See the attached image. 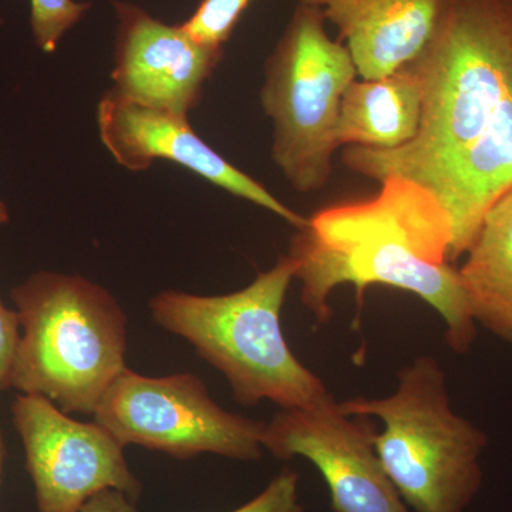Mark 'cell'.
I'll return each mask as SVG.
<instances>
[{
  "mask_svg": "<svg viewBox=\"0 0 512 512\" xmlns=\"http://www.w3.org/2000/svg\"><path fill=\"white\" fill-rule=\"evenodd\" d=\"M423 87L419 133L396 150L345 147L353 173L404 178L430 192L451 224L450 262L512 188V0H447L410 63Z\"/></svg>",
  "mask_w": 512,
  "mask_h": 512,
  "instance_id": "6da1fadb",
  "label": "cell"
},
{
  "mask_svg": "<svg viewBox=\"0 0 512 512\" xmlns=\"http://www.w3.org/2000/svg\"><path fill=\"white\" fill-rule=\"evenodd\" d=\"M380 184L372 200L325 208L296 229L288 255L303 305L326 323L330 295L339 286H355L359 298L373 285L402 289L439 312L448 346L466 355L476 340V319L450 262L447 212L413 181L392 177Z\"/></svg>",
  "mask_w": 512,
  "mask_h": 512,
  "instance_id": "7a4b0ae2",
  "label": "cell"
},
{
  "mask_svg": "<svg viewBox=\"0 0 512 512\" xmlns=\"http://www.w3.org/2000/svg\"><path fill=\"white\" fill-rule=\"evenodd\" d=\"M295 272V261L286 254L241 291L160 292L150 301L151 316L220 370L238 403L269 400L282 410L305 409L332 394L293 355L282 330V306Z\"/></svg>",
  "mask_w": 512,
  "mask_h": 512,
  "instance_id": "3957f363",
  "label": "cell"
},
{
  "mask_svg": "<svg viewBox=\"0 0 512 512\" xmlns=\"http://www.w3.org/2000/svg\"><path fill=\"white\" fill-rule=\"evenodd\" d=\"M22 329L10 389L46 397L67 414H94L126 369L127 319L103 286L39 271L12 289Z\"/></svg>",
  "mask_w": 512,
  "mask_h": 512,
  "instance_id": "277c9868",
  "label": "cell"
},
{
  "mask_svg": "<svg viewBox=\"0 0 512 512\" xmlns=\"http://www.w3.org/2000/svg\"><path fill=\"white\" fill-rule=\"evenodd\" d=\"M339 406L349 416L382 420L377 456L414 512H466L480 493L488 437L451 409L436 357L419 356L404 367L389 396L355 397Z\"/></svg>",
  "mask_w": 512,
  "mask_h": 512,
  "instance_id": "5b68a950",
  "label": "cell"
},
{
  "mask_svg": "<svg viewBox=\"0 0 512 512\" xmlns=\"http://www.w3.org/2000/svg\"><path fill=\"white\" fill-rule=\"evenodd\" d=\"M261 106L272 123L271 156L299 194L328 185L340 104L357 70L348 47L332 39L322 12L296 2L265 63Z\"/></svg>",
  "mask_w": 512,
  "mask_h": 512,
  "instance_id": "8992f818",
  "label": "cell"
},
{
  "mask_svg": "<svg viewBox=\"0 0 512 512\" xmlns=\"http://www.w3.org/2000/svg\"><path fill=\"white\" fill-rule=\"evenodd\" d=\"M93 416L124 447L140 446L180 460L208 453L252 461L264 450L266 424L222 409L191 373L148 377L126 367Z\"/></svg>",
  "mask_w": 512,
  "mask_h": 512,
  "instance_id": "52a82bcc",
  "label": "cell"
},
{
  "mask_svg": "<svg viewBox=\"0 0 512 512\" xmlns=\"http://www.w3.org/2000/svg\"><path fill=\"white\" fill-rule=\"evenodd\" d=\"M12 416L35 485L37 512H76L106 490L133 501L141 494L123 444L96 420H74L46 397L25 393L13 400Z\"/></svg>",
  "mask_w": 512,
  "mask_h": 512,
  "instance_id": "ba28073f",
  "label": "cell"
},
{
  "mask_svg": "<svg viewBox=\"0 0 512 512\" xmlns=\"http://www.w3.org/2000/svg\"><path fill=\"white\" fill-rule=\"evenodd\" d=\"M370 417L349 416L329 396L305 409L281 410L262 446L279 460L311 461L329 488L333 512H412L387 476Z\"/></svg>",
  "mask_w": 512,
  "mask_h": 512,
  "instance_id": "9c48e42d",
  "label": "cell"
},
{
  "mask_svg": "<svg viewBox=\"0 0 512 512\" xmlns=\"http://www.w3.org/2000/svg\"><path fill=\"white\" fill-rule=\"evenodd\" d=\"M96 119L101 143L128 171H146L156 160L171 161L229 194L265 208L293 228L308 224V218L286 207L264 185L208 146L195 133L188 116L143 106L111 89L97 104Z\"/></svg>",
  "mask_w": 512,
  "mask_h": 512,
  "instance_id": "30bf717a",
  "label": "cell"
},
{
  "mask_svg": "<svg viewBox=\"0 0 512 512\" xmlns=\"http://www.w3.org/2000/svg\"><path fill=\"white\" fill-rule=\"evenodd\" d=\"M117 18L113 90L143 106L188 116L224 47L198 42L183 25H168L136 3L113 2Z\"/></svg>",
  "mask_w": 512,
  "mask_h": 512,
  "instance_id": "8fae6325",
  "label": "cell"
},
{
  "mask_svg": "<svg viewBox=\"0 0 512 512\" xmlns=\"http://www.w3.org/2000/svg\"><path fill=\"white\" fill-rule=\"evenodd\" d=\"M322 12L348 47L359 79L414 62L436 33L447 0H296Z\"/></svg>",
  "mask_w": 512,
  "mask_h": 512,
  "instance_id": "7c38bea8",
  "label": "cell"
},
{
  "mask_svg": "<svg viewBox=\"0 0 512 512\" xmlns=\"http://www.w3.org/2000/svg\"><path fill=\"white\" fill-rule=\"evenodd\" d=\"M423 87L410 64L382 79L353 80L342 97L339 148L396 150L419 133Z\"/></svg>",
  "mask_w": 512,
  "mask_h": 512,
  "instance_id": "4fadbf2b",
  "label": "cell"
},
{
  "mask_svg": "<svg viewBox=\"0 0 512 512\" xmlns=\"http://www.w3.org/2000/svg\"><path fill=\"white\" fill-rule=\"evenodd\" d=\"M458 274L476 323L512 345V188L485 214Z\"/></svg>",
  "mask_w": 512,
  "mask_h": 512,
  "instance_id": "5bb4252c",
  "label": "cell"
},
{
  "mask_svg": "<svg viewBox=\"0 0 512 512\" xmlns=\"http://www.w3.org/2000/svg\"><path fill=\"white\" fill-rule=\"evenodd\" d=\"M92 8V3L76 0H30V29L35 45L52 55L64 35Z\"/></svg>",
  "mask_w": 512,
  "mask_h": 512,
  "instance_id": "9a60e30c",
  "label": "cell"
},
{
  "mask_svg": "<svg viewBox=\"0 0 512 512\" xmlns=\"http://www.w3.org/2000/svg\"><path fill=\"white\" fill-rule=\"evenodd\" d=\"M249 3L251 0H201L181 25L198 42L224 47Z\"/></svg>",
  "mask_w": 512,
  "mask_h": 512,
  "instance_id": "2e32d148",
  "label": "cell"
},
{
  "mask_svg": "<svg viewBox=\"0 0 512 512\" xmlns=\"http://www.w3.org/2000/svg\"><path fill=\"white\" fill-rule=\"evenodd\" d=\"M232 512H303L299 498V474L284 468L254 500Z\"/></svg>",
  "mask_w": 512,
  "mask_h": 512,
  "instance_id": "e0dca14e",
  "label": "cell"
},
{
  "mask_svg": "<svg viewBox=\"0 0 512 512\" xmlns=\"http://www.w3.org/2000/svg\"><path fill=\"white\" fill-rule=\"evenodd\" d=\"M19 318L15 309H9L0 299V393L10 389L13 360L20 338Z\"/></svg>",
  "mask_w": 512,
  "mask_h": 512,
  "instance_id": "ac0fdd59",
  "label": "cell"
},
{
  "mask_svg": "<svg viewBox=\"0 0 512 512\" xmlns=\"http://www.w3.org/2000/svg\"><path fill=\"white\" fill-rule=\"evenodd\" d=\"M76 512H138L133 500L116 490L101 491Z\"/></svg>",
  "mask_w": 512,
  "mask_h": 512,
  "instance_id": "d6986e66",
  "label": "cell"
},
{
  "mask_svg": "<svg viewBox=\"0 0 512 512\" xmlns=\"http://www.w3.org/2000/svg\"><path fill=\"white\" fill-rule=\"evenodd\" d=\"M9 218L8 207H6L5 202L0 200V227H2V225L8 224Z\"/></svg>",
  "mask_w": 512,
  "mask_h": 512,
  "instance_id": "ffe728a7",
  "label": "cell"
},
{
  "mask_svg": "<svg viewBox=\"0 0 512 512\" xmlns=\"http://www.w3.org/2000/svg\"><path fill=\"white\" fill-rule=\"evenodd\" d=\"M3 460H5V443H3L2 429H0V477H2Z\"/></svg>",
  "mask_w": 512,
  "mask_h": 512,
  "instance_id": "44dd1931",
  "label": "cell"
}]
</instances>
